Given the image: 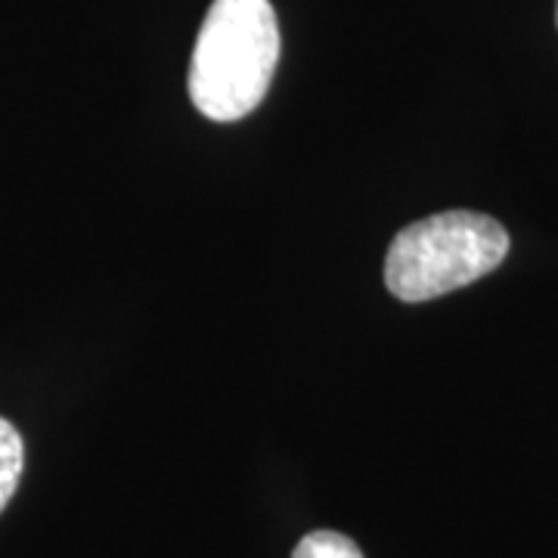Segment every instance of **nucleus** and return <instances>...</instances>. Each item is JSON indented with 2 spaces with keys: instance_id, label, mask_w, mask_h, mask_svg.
Instances as JSON below:
<instances>
[{
  "instance_id": "nucleus-1",
  "label": "nucleus",
  "mask_w": 558,
  "mask_h": 558,
  "mask_svg": "<svg viewBox=\"0 0 558 558\" xmlns=\"http://www.w3.org/2000/svg\"><path fill=\"white\" fill-rule=\"evenodd\" d=\"M279 25L270 0H215L190 62V97L205 119H245L270 90Z\"/></svg>"
},
{
  "instance_id": "nucleus-2",
  "label": "nucleus",
  "mask_w": 558,
  "mask_h": 558,
  "mask_svg": "<svg viewBox=\"0 0 558 558\" xmlns=\"http://www.w3.org/2000/svg\"><path fill=\"white\" fill-rule=\"evenodd\" d=\"M509 255V233L481 211H440L403 227L385 255V286L400 301H432L487 277Z\"/></svg>"
},
{
  "instance_id": "nucleus-3",
  "label": "nucleus",
  "mask_w": 558,
  "mask_h": 558,
  "mask_svg": "<svg viewBox=\"0 0 558 558\" xmlns=\"http://www.w3.org/2000/svg\"><path fill=\"white\" fill-rule=\"evenodd\" d=\"M22 465H25L22 435L13 428V422L0 416V512L7 509V502L13 499L16 487H20Z\"/></svg>"
},
{
  "instance_id": "nucleus-4",
  "label": "nucleus",
  "mask_w": 558,
  "mask_h": 558,
  "mask_svg": "<svg viewBox=\"0 0 558 558\" xmlns=\"http://www.w3.org/2000/svg\"><path fill=\"white\" fill-rule=\"evenodd\" d=\"M292 558H363L360 546L339 531H314L299 539Z\"/></svg>"
}]
</instances>
